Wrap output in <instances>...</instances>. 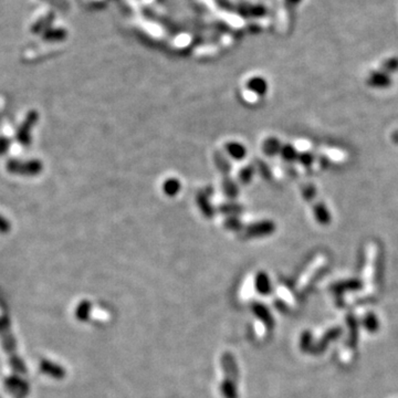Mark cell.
<instances>
[{
	"instance_id": "obj_1",
	"label": "cell",
	"mask_w": 398,
	"mask_h": 398,
	"mask_svg": "<svg viewBox=\"0 0 398 398\" xmlns=\"http://www.w3.org/2000/svg\"><path fill=\"white\" fill-rule=\"evenodd\" d=\"M222 367L225 369V380L221 385V393L225 398H237V380H238V367H237L234 356L226 353L221 359Z\"/></svg>"
},
{
	"instance_id": "obj_2",
	"label": "cell",
	"mask_w": 398,
	"mask_h": 398,
	"mask_svg": "<svg viewBox=\"0 0 398 398\" xmlns=\"http://www.w3.org/2000/svg\"><path fill=\"white\" fill-rule=\"evenodd\" d=\"M376 257L377 248L375 244H369L367 250V263L365 269L366 288L368 295H373L375 291V272H376Z\"/></svg>"
},
{
	"instance_id": "obj_3",
	"label": "cell",
	"mask_w": 398,
	"mask_h": 398,
	"mask_svg": "<svg viewBox=\"0 0 398 398\" xmlns=\"http://www.w3.org/2000/svg\"><path fill=\"white\" fill-rule=\"evenodd\" d=\"M368 83L373 87H386L390 83V79L383 71H376L369 75Z\"/></svg>"
},
{
	"instance_id": "obj_4",
	"label": "cell",
	"mask_w": 398,
	"mask_h": 398,
	"mask_svg": "<svg viewBox=\"0 0 398 398\" xmlns=\"http://www.w3.org/2000/svg\"><path fill=\"white\" fill-rule=\"evenodd\" d=\"M324 262H325V258H324V257H319V258H317V259L314 260L313 264L311 265V268L305 272V276L303 277L301 283H300V287H301V288L304 287V285L309 282L310 279L313 277V275H312L313 272L318 271V270L324 264Z\"/></svg>"
},
{
	"instance_id": "obj_5",
	"label": "cell",
	"mask_w": 398,
	"mask_h": 398,
	"mask_svg": "<svg viewBox=\"0 0 398 398\" xmlns=\"http://www.w3.org/2000/svg\"><path fill=\"white\" fill-rule=\"evenodd\" d=\"M254 311H255V313L257 314V316H259L260 319L264 321L265 324L272 325V319H271V317H270L269 312L267 311V309L263 308V306L260 305V304H257V305L255 306V310H254Z\"/></svg>"
},
{
	"instance_id": "obj_6",
	"label": "cell",
	"mask_w": 398,
	"mask_h": 398,
	"mask_svg": "<svg viewBox=\"0 0 398 398\" xmlns=\"http://www.w3.org/2000/svg\"><path fill=\"white\" fill-rule=\"evenodd\" d=\"M383 72H394L398 70V58H389L384 61L382 66Z\"/></svg>"
},
{
	"instance_id": "obj_7",
	"label": "cell",
	"mask_w": 398,
	"mask_h": 398,
	"mask_svg": "<svg viewBox=\"0 0 398 398\" xmlns=\"http://www.w3.org/2000/svg\"><path fill=\"white\" fill-rule=\"evenodd\" d=\"M365 325H366V329L371 332H374L377 329V321L373 314H369L368 317H366Z\"/></svg>"
},
{
	"instance_id": "obj_8",
	"label": "cell",
	"mask_w": 398,
	"mask_h": 398,
	"mask_svg": "<svg viewBox=\"0 0 398 398\" xmlns=\"http://www.w3.org/2000/svg\"><path fill=\"white\" fill-rule=\"evenodd\" d=\"M47 39H61L64 38V31L61 30H54V31H49L47 33Z\"/></svg>"
},
{
	"instance_id": "obj_9",
	"label": "cell",
	"mask_w": 398,
	"mask_h": 398,
	"mask_svg": "<svg viewBox=\"0 0 398 398\" xmlns=\"http://www.w3.org/2000/svg\"><path fill=\"white\" fill-rule=\"evenodd\" d=\"M300 2H301V0H285V4H287L288 6H296V5H298Z\"/></svg>"
}]
</instances>
